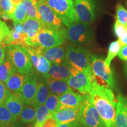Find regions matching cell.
<instances>
[{"label":"cell","instance_id":"25","mask_svg":"<svg viewBox=\"0 0 127 127\" xmlns=\"http://www.w3.org/2000/svg\"><path fill=\"white\" fill-rule=\"evenodd\" d=\"M17 121L5 105H0V127H9Z\"/></svg>","mask_w":127,"mask_h":127},{"label":"cell","instance_id":"38","mask_svg":"<svg viewBox=\"0 0 127 127\" xmlns=\"http://www.w3.org/2000/svg\"><path fill=\"white\" fill-rule=\"evenodd\" d=\"M57 126L58 123L57 121L52 117V116H51L46 120L42 127H57Z\"/></svg>","mask_w":127,"mask_h":127},{"label":"cell","instance_id":"13","mask_svg":"<svg viewBox=\"0 0 127 127\" xmlns=\"http://www.w3.org/2000/svg\"><path fill=\"white\" fill-rule=\"evenodd\" d=\"M87 97V95L80 94L74 90L59 95V103L57 111L78 107L83 104Z\"/></svg>","mask_w":127,"mask_h":127},{"label":"cell","instance_id":"29","mask_svg":"<svg viewBox=\"0 0 127 127\" xmlns=\"http://www.w3.org/2000/svg\"><path fill=\"white\" fill-rule=\"evenodd\" d=\"M22 3L25 7L27 18L36 19L39 21L40 17L36 8L34 0H22Z\"/></svg>","mask_w":127,"mask_h":127},{"label":"cell","instance_id":"16","mask_svg":"<svg viewBox=\"0 0 127 127\" xmlns=\"http://www.w3.org/2000/svg\"><path fill=\"white\" fill-rule=\"evenodd\" d=\"M4 104L14 118L18 120L25 107V103L21 95L12 93L7 89V95Z\"/></svg>","mask_w":127,"mask_h":127},{"label":"cell","instance_id":"23","mask_svg":"<svg viewBox=\"0 0 127 127\" xmlns=\"http://www.w3.org/2000/svg\"><path fill=\"white\" fill-rule=\"evenodd\" d=\"M25 38L26 35L24 33H18L13 29L11 30L9 34L1 42L6 47L10 45H18L22 47H26L25 43Z\"/></svg>","mask_w":127,"mask_h":127},{"label":"cell","instance_id":"11","mask_svg":"<svg viewBox=\"0 0 127 127\" xmlns=\"http://www.w3.org/2000/svg\"><path fill=\"white\" fill-rule=\"evenodd\" d=\"M24 33L26 35V47H38L37 36L41 30L44 28L41 22L36 19L27 18L23 23Z\"/></svg>","mask_w":127,"mask_h":127},{"label":"cell","instance_id":"43","mask_svg":"<svg viewBox=\"0 0 127 127\" xmlns=\"http://www.w3.org/2000/svg\"><path fill=\"white\" fill-rule=\"evenodd\" d=\"M118 41L120 42V45L121 47H123V46L127 45V35L125 36H122V37L118 38Z\"/></svg>","mask_w":127,"mask_h":127},{"label":"cell","instance_id":"4","mask_svg":"<svg viewBox=\"0 0 127 127\" xmlns=\"http://www.w3.org/2000/svg\"><path fill=\"white\" fill-rule=\"evenodd\" d=\"M6 52L17 71L23 75L32 73V64L25 47L10 45L6 47Z\"/></svg>","mask_w":127,"mask_h":127},{"label":"cell","instance_id":"44","mask_svg":"<svg viewBox=\"0 0 127 127\" xmlns=\"http://www.w3.org/2000/svg\"><path fill=\"white\" fill-rule=\"evenodd\" d=\"M17 127H35L34 123H30V124H24L21 123V122H16Z\"/></svg>","mask_w":127,"mask_h":127},{"label":"cell","instance_id":"41","mask_svg":"<svg viewBox=\"0 0 127 127\" xmlns=\"http://www.w3.org/2000/svg\"><path fill=\"white\" fill-rule=\"evenodd\" d=\"M6 48L2 42L0 43V63L4 61L7 55H6Z\"/></svg>","mask_w":127,"mask_h":127},{"label":"cell","instance_id":"32","mask_svg":"<svg viewBox=\"0 0 127 127\" xmlns=\"http://www.w3.org/2000/svg\"><path fill=\"white\" fill-rule=\"evenodd\" d=\"M51 66V64L50 62L48 61L42 55L39 54V64L36 69L38 72L42 74L44 79L47 78L48 74V71L50 70Z\"/></svg>","mask_w":127,"mask_h":127},{"label":"cell","instance_id":"1","mask_svg":"<svg viewBox=\"0 0 127 127\" xmlns=\"http://www.w3.org/2000/svg\"><path fill=\"white\" fill-rule=\"evenodd\" d=\"M88 96L106 127H115L117 99L112 89L107 85L98 84L94 79L93 88Z\"/></svg>","mask_w":127,"mask_h":127},{"label":"cell","instance_id":"26","mask_svg":"<svg viewBox=\"0 0 127 127\" xmlns=\"http://www.w3.org/2000/svg\"><path fill=\"white\" fill-rule=\"evenodd\" d=\"M35 118V107L25 104V107L19 117V121L24 124L34 123Z\"/></svg>","mask_w":127,"mask_h":127},{"label":"cell","instance_id":"7","mask_svg":"<svg viewBox=\"0 0 127 127\" xmlns=\"http://www.w3.org/2000/svg\"><path fill=\"white\" fill-rule=\"evenodd\" d=\"M66 82L71 88L85 95H88L93 90L94 78L91 69L84 71L73 69Z\"/></svg>","mask_w":127,"mask_h":127},{"label":"cell","instance_id":"8","mask_svg":"<svg viewBox=\"0 0 127 127\" xmlns=\"http://www.w3.org/2000/svg\"><path fill=\"white\" fill-rule=\"evenodd\" d=\"M94 35L90 28V25L81 22L72 24L67 27L65 38L75 44H90L93 41Z\"/></svg>","mask_w":127,"mask_h":127},{"label":"cell","instance_id":"10","mask_svg":"<svg viewBox=\"0 0 127 127\" xmlns=\"http://www.w3.org/2000/svg\"><path fill=\"white\" fill-rule=\"evenodd\" d=\"M74 8L79 22L90 25L96 16V7L94 0H75Z\"/></svg>","mask_w":127,"mask_h":127},{"label":"cell","instance_id":"12","mask_svg":"<svg viewBox=\"0 0 127 127\" xmlns=\"http://www.w3.org/2000/svg\"><path fill=\"white\" fill-rule=\"evenodd\" d=\"M38 45L44 48H50L61 46L64 43V38L57 32L42 28L37 36Z\"/></svg>","mask_w":127,"mask_h":127},{"label":"cell","instance_id":"47","mask_svg":"<svg viewBox=\"0 0 127 127\" xmlns=\"http://www.w3.org/2000/svg\"><path fill=\"white\" fill-rule=\"evenodd\" d=\"M17 127V124H16V123H15V124H14L13 125H11V127Z\"/></svg>","mask_w":127,"mask_h":127},{"label":"cell","instance_id":"30","mask_svg":"<svg viewBox=\"0 0 127 127\" xmlns=\"http://www.w3.org/2000/svg\"><path fill=\"white\" fill-rule=\"evenodd\" d=\"M121 48V46L118 40L112 42L110 44L109 46L107 58L105 60V63L108 66H110L111 61L118 54Z\"/></svg>","mask_w":127,"mask_h":127},{"label":"cell","instance_id":"2","mask_svg":"<svg viewBox=\"0 0 127 127\" xmlns=\"http://www.w3.org/2000/svg\"><path fill=\"white\" fill-rule=\"evenodd\" d=\"M34 2L40 17L39 21L43 27L57 32L65 38L67 27L49 7L45 0H34Z\"/></svg>","mask_w":127,"mask_h":127},{"label":"cell","instance_id":"42","mask_svg":"<svg viewBox=\"0 0 127 127\" xmlns=\"http://www.w3.org/2000/svg\"><path fill=\"white\" fill-rule=\"evenodd\" d=\"M14 30L16 32H17L18 33H24L23 24H14Z\"/></svg>","mask_w":127,"mask_h":127},{"label":"cell","instance_id":"33","mask_svg":"<svg viewBox=\"0 0 127 127\" xmlns=\"http://www.w3.org/2000/svg\"><path fill=\"white\" fill-rule=\"evenodd\" d=\"M116 20L127 27V11L121 4H118L117 5Z\"/></svg>","mask_w":127,"mask_h":127},{"label":"cell","instance_id":"19","mask_svg":"<svg viewBox=\"0 0 127 127\" xmlns=\"http://www.w3.org/2000/svg\"><path fill=\"white\" fill-rule=\"evenodd\" d=\"M72 74V70L69 65L65 63L52 64L48 71L47 78H51L55 79L67 81Z\"/></svg>","mask_w":127,"mask_h":127},{"label":"cell","instance_id":"34","mask_svg":"<svg viewBox=\"0 0 127 127\" xmlns=\"http://www.w3.org/2000/svg\"><path fill=\"white\" fill-rule=\"evenodd\" d=\"M15 9L16 7L13 6L11 0H0V11L2 13L7 14L11 18Z\"/></svg>","mask_w":127,"mask_h":127},{"label":"cell","instance_id":"17","mask_svg":"<svg viewBox=\"0 0 127 127\" xmlns=\"http://www.w3.org/2000/svg\"><path fill=\"white\" fill-rule=\"evenodd\" d=\"M81 105L75 108L64 109L56 111L52 116L58 124H67L79 121V111Z\"/></svg>","mask_w":127,"mask_h":127},{"label":"cell","instance_id":"14","mask_svg":"<svg viewBox=\"0 0 127 127\" xmlns=\"http://www.w3.org/2000/svg\"><path fill=\"white\" fill-rule=\"evenodd\" d=\"M36 87L37 76L32 73L26 75V79L20 94L26 104L34 107Z\"/></svg>","mask_w":127,"mask_h":127},{"label":"cell","instance_id":"18","mask_svg":"<svg viewBox=\"0 0 127 127\" xmlns=\"http://www.w3.org/2000/svg\"><path fill=\"white\" fill-rule=\"evenodd\" d=\"M117 99L115 127H127V98L119 94Z\"/></svg>","mask_w":127,"mask_h":127},{"label":"cell","instance_id":"31","mask_svg":"<svg viewBox=\"0 0 127 127\" xmlns=\"http://www.w3.org/2000/svg\"><path fill=\"white\" fill-rule=\"evenodd\" d=\"M58 103H59V95L50 92L47 101L45 103V105L48 109L51 115L57 111Z\"/></svg>","mask_w":127,"mask_h":127},{"label":"cell","instance_id":"9","mask_svg":"<svg viewBox=\"0 0 127 127\" xmlns=\"http://www.w3.org/2000/svg\"><path fill=\"white\" fill-rule=\"evenodd\" d=\"M79 121L85 127H106L88 95L81 107Z\"/></svg>","mask_w":127,"mask_h":127},{"label":"cell","instance_id":"39","mask_svg":"<svg viewBox=\"0 0 127 127\" xmlns=\"http://www.w3.org/2000/svg\"><path fill=\"white\" fill-rule=\"evenodd\" d=\"M118 57L121 60L127 61V45L121 47L118 54Z\"/></svg>","mask_w":127,"mask_h":127},{"label":"cell","instance_id":"35","mask_svg":"<svg viewBox=\"0 0 127 127\" xmlns=\"http://www.w3.org/2000/svg\"><path fill=\"white\" fill-rule=\"evenodd\" d=\"M114 32L117 37L120 38L127 35V27L116 20L114 24Z\"/></svg>","mask_w":127,"mask_h":127},{"label":"cell","instance_id":"28","mask_svg":"<svg viewBox=\"0 0 127 127\" xmlns=\"http://www.w3.org/2000/svg\"><path fill=\"white\" fill-rule=\"evenodd\" d=\"M27 18V15L25 7L23 3H21L16 7L15 12L11 16V20L13 21L14 24H23Z\"/></svg>","mask_w":127,"mask_h":127},{"label":"cell","instance_id":"24","mask_svg":"<svg viewBox=\"0 0 127 127\" xmlns=\"http://www.w3.org/2000/svg\"><path fill=\"white\" fill-rule=\"evenodd\" d=\"M17 69L7 55L4 61L0 63V81L5 84L8 79Z\"/></svg>","mask_w":127,"mask_h":127},{"label":"cell","instance_id":"46","mask_svg":"<svg viewBox=\"0 0 127 127\" xmlns=\"http://www.w3.org/2000/svg\"><path fill=\"white\" fill-rule=\"evenodd\" d=\"M125 73H126V75L127 77V63L126 64V65H125Z\"/></svg>","mask_w":127,"mask_h":127},{"label":"cell","instance_id":"40","mask_svg":"<svg viewBox=\"0 0 127 127\" xmlns=\"http://www.w3.org/2000/svg\"><path fill=\"white\" fill-rule=\"evenodd\" d=\"M57 127H81L79 121H74L67 124H58Z\"/></svg>","mask_w":127,"mask_h":127},{"label":"cell","instance_id":"37","mask_svg":"<svg viewBox=\"0 0 127 127\" xmlns=\"http://www.w3.org/2000/svg\"><path fill=\"white\" fill-rule=\"evenodd\" d=\"M7 88L4 83L0 81V105L4 104L6 95H7Z\"/></svg>","mask_w":127,"mask_h":127},{"label":"cell","instance_id":"3","mask_svg":"<svg viewBox=\"0 0 127 127\" xmlns=\"http://www.w3.org/2000/svg\"><path fill=\"white\" fill-rule=\"evenodd\" d=\"M91 52L85 48L69 44L66 48L64 61L71 68V70H88L91 69Z\"/></svg>","mask_w":127,"mask_h":127},{"label":"cell","instance_id":"5","mask_svg":"<svg viewBox=\"0 0 127 127\" xmlns=\"http://www.w3.org/2000/svg\"><path fill=\"white\" fill-rule=\"evenodd\" d=\"M91 70L95 81L100 85H107L111 89L116 90L115 79L114 72L102 60L95 55H92Z\"/></svg>","mask_w":127,"mask_h":127},{"label":"cell","instance_id":"6","mask_svg":"<svg viewBox=\"0 0 127 127\" xmlns=\"http://www.w3.org/2000/svg\"><path fill=\"white\" fill-rule=\"evenodd\" d=\"M49 7L57 14L66 27L79 22L73 0H45Z\"/></svg>","mask_w":127,"mask_h":127},{"label":"cell","instance_id":"15","mask_svg":"<svg viewBox=\"0 0 127 127\" xmlns=\"http://www.w3.org/2000/svg\"><path fill=\"white\" fill-rule=\"evenodd\" d=\"M32 48L52 64L63 63L65 60L66 48L61 45L50 48H44L39 47Z\"/></svg>","mask_w":127,"mask_h":127},{"label":"cell","instance_id":"22","mask_svg":"<svg viewBox=\"0 0 127 127\" xmlns=\"http://www.w3.org/2000/svg\"><path fill=\"white\" fill-rule=\"evenodd\" d=\"M49 94V88L45 81L41 78H37V87L34 107L45 105Z\"/></svg>","mask_w":127,"mask_h":127},{"label":"cell","instance_id":"45","mask_svg":"<svg viewBox=\"0 0 127 127\" xmlns=\"http://www.w3.org/2000/svg\"><path fill=\"white\" fill-rule=\"evenodd\" d=\"M12 4L15 7H17L19 5L22 3V0H11Z\"/></svg>","mask_w":127,"mask_h":127},{"label":"cell","instance_id":"27","mask_svg":"<svg viewBox=\"0 0 127 127\" xmlns=\"http://www.w3.org/2000/svg\"><path fill=\"white\" fill-rule=\"evenodd\" d=\"M35 109L36 118L34 122V126L35 127H42L46 120L52 115L45 105L36 106Z\"/></svg>","mask_w":127,"mask_h":127},{"label":"cell","instance_id":"21","mask_svg":"<svg viewBox=\"0 0 127 127\" xmlns=\"http://www.w3.org/2000/svg\"><path fill=\"white\" fill-rule=\"evenodd\" d=\"M45 81L51 93L56 95H61L73 90L69 86L66 81L47 78L45 79Z\"/></svg>","mask_w":127,"mask_h":127},{"label":"cell","instance_id":"36","mask_svg":"<svg viewBox=\"0 0 127 127\" xmlns=\"http://www.w3.org/2000/svg\"><path fill=\"white\" fill-rule=\"evenodd\" d=\"M10 31L6 23L0 20V43L9 34Z\"/></svg>","mask_w":127,"mask_h":127},{"label":"cell","instance_id":"20","mask_svg":"<svg viewBox=\"0 0 127 127\" xmlns=\"http://www.w3.org/2000/svg\"><path fill=\"white\" fill-rule=\"evenodd\" d=\"M25 79L26 75L21 74L15 70L5 82V86L9 91L20 95Z\"/></svg>","mask_w":127,"mask_h":127},{"label":"cell","instance_id":"48","mask_svg":"<svg viewBox=\"0 0 127 127\" xmlns=\"http://www.w3.org/2000/svg\"><path fill=\"white\" fill-rule=\"evenodd\" d=\"M0 14H1V11H0Z\"/></svg>","mask_w":127,"mask_h":127}]
</instances>
